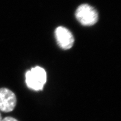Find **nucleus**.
<instances>
[{
    "mask_svg": "<svg viewBox=\"0 0 121 121\" xmlns=\"http://www.w3.org/2000/svg\"><path fill=\"white\" fill-rule=\"evenodd\" d=\"M55 37L59 46L63 49H69L73 46L74 37L68 29L59 26L55 30Z\"/></svg>",
    "mask_w": 121,
    "mask_h": 121,
    "instance_id": "nucleus-4",
    "label": "nucleus"
},
{
    "mask_svg": "<svg viewBox=\"0 0 121 121\" xmlns=\"http://www.w3.org/2000/svg\"><path fill=\"white\" fill-rule=\"evenodd\" d=\"M2 115H1V113L0 112V121H2Z\"/></svg>",
    "mask_w": 121,
    "mask_h": 121,
    "instance_id": "nucleus-6",
    "label": "nucleus"
},
{
    "mask_svg": "<svg viewBox=\"0 0 121 121\" xmlns=\"http://www.w3.org/2000/svg\"><path fill=\"white\" fill-rule=\"evenodd\" d=\"M47 82L45 69L39 66L31 68L25 73V82L29 89L38 91L43 90Z\"/></svg>",
    "mask_w": 121,
    "mask_h": 121,
    "instance_id": "nucleus-1",
    "label": "nucleus"
},
{
    "mask_svg": "<svg viewBox=\"0 0 121 121\" xmlns=\"http://www.w3.org/2000/svg\"><path fill=\"white\" fill-rule=\"evenodd\" d=\"M76 17L84 26H92L97 22V11L88 4H82L78 7L75 13Z\"/></svg>",
    "mask_w": 121,
    "mask_h": 121,
    "instance_id": "nucleus-2",
    "label": "nucleus"
},
{
    "mask_svg": "<svg viewBox=\"0 0 121 121\" xmlns=\"http://www.w3.org/2000/svg\"><path fill=\"white\" fill-rule=\"evenodd\" d=\"M1 121H19L17 119L14 117H11V116H8V117H4V118H2Z\"/></svg>",
    "mask_w": 121,
    "mask_h": 121,
    "instance_id": "nucleus-5",
    "label": "nucleus"
},
{
    "mask_svg": "<svg viewBox=\"0 0 121 121\" xmlns=\"http://www.w3.org/2000/svg\"><path fill=\"white\" fill-rule=\"evenodd\" d=\"M17 97L13 91L6 87L0 88V111L11 112L17 105Z\"/></svg>",
    "mask_w": 121,
    "mask_h": 121,
    "instance_id": "nucleus-3",
    "label": "nucleus"
}]
</instances>
